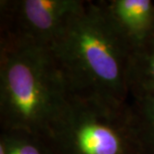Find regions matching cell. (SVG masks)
<instances>
[{
	"label": "cell",
	"instance_id": "7a4b0ae2",
	"mask_svg": "<svg viewBox=\"0 0 154 154\" xmlns=\"http://www.w3.org/2000/svg\"><path fill=\"white\" fill-rule=\"evenodd\" d=\"M66 95L50 48L1 35V131L23 129L46 136Z\"/></svg>",
	"mask_w": 154,
	"mask_h": 154
},
{
	"label": "cell",
	"instance_id": "277c9868",
	"mask_svg": "<svg viewBox=\"0 0 154 154\" xmlns=\"http://www.w3.org/2000/svg\"><path fill=\"white\" fill-rule=\"evenodd\" d=\"M82 0H4L1 35L51 48L85 8Z\"/></svg>",
	"mask_w": 154,
	"mask_h": 154
},
{
	"label": "cell",
	"instance_id": "6da1fadb",
	"mask_svg": "<svg viewBox=\"0 0 154 154\" xmlns=\"http://www.w3.org/2000/svg\"><path fill=\"white\" fill-rule=\"evenodd\" d=\"M50 49L70 93L114 107L128 105L130 51L97 2L87 1Z\"/></svg>",
	"mask_w": 154,
	"mask_h": 154
},
{
	"label": "cell",
	"instance_id": "52a82bcc",
	"mask_svg": "<svg viewBox=\"0 0 154 154\" xmlns=\"http://www.w3.org/2000/svg\"><path fill=\"white\" fill-rule=\"evenodd\" d=\"M128 83L131 97L154 92V32L131 53Z\"/></svg>",
	"mask_w": 154,
	"mask_h": 154
},
{
	"label": "cell",
	"instance_id": "ba28073f",
	"mask_svg": "<svg viewBox=\"0 0 154 154\" xmlns=\"http://www.w3.org/2000/svg\"><path fill=\"white\" fill-rule=\"evenodd\" d=\"M0 151L4 154H55L45 135L23 129L1 131Z\"/></svg>",
	"mask_w": 154,
	"mask_h": 154
},
{
	"label": "cell",
	"instance_id": "3957f363",
	"mask_svg": "<svg viewBox=\"0 0 154 154\" xmlns=\"http://www.w3.org/2000/svg\"><path fill=\"white\" fill-rule=\"evenodd\" d=\"M46 137L55 154H139L128 105L110 106L68 90Z\"/></svg>",
	"mask_w": 154,
	"mask_h": 154
},
{
	"label": "cell",
	"instance_id": "5b68a950",
	"mask_svg": "<svg viewBox=\"0 0 154 154\" xmlns=\"http://www.w3.org/2000/svg\"><path fill=\"white\" fill-rule=\"evenodd\" d=\"M97 3L130 55L154 32L153 1L105 0Z\"/></svg>",
	"mask_w": 154,
	"mask_h": 154
},
{
	"label": "cell",
	"instance_id": "8992f818",
	"mask_svg": "<svg viewBox=\"0 0 154 154\" xmlns=\"http://www.w3.org/2000/svg\"><path fill=\"white\" fill-rule=\"evenodd\" d=\"M129 121L139 154H154V92L132 97Z\"/></svg>",
	"mask_w": 154,
	"mask_h": 154
}]
</instances>
